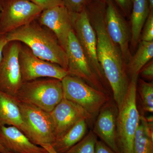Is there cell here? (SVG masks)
<instances>
[{"mask_svg": "<svg viewBox=\"0 0 153 153\" xmlns=\"http://www.w3.org/2000/svg\"><path fill=\"white\" fill-rule=\"evenodd\" d=\"M19 102L23 120L27 130V137L38 146L52 144L56 140L49 112Z\"/></svg>", "mask_w": 153, "mask_h": 153, "instance_id": "obj_6", "label": "cell"}, {"mask_svg": "<svg viewBox=\"0 0 153 153\" xmlns=\"http://www.w3.org/2000/svg\"><path fill=\"white\" fill-rule=\"evenodd\" d=\"M6 36L9 42H22L40 59L57 64L67 70L66 51L48 28L33 22L7 33Z\"/></svg>", "mask_w": 153, "mask_h": 153, "instance_id": "obj_2", "label": "cell"}, {"mask_svg": "<svg viewBox=\"0 0 153 153\" xmlns=\"http://www.w3.org/2000/svg\"><path fill=\"white\" fill-rule=\"evenodd\" d=\"M137 90L141 99L143 109L150 113L153 112V81L147 82L139 79L137 82Z\"/></svg>", "mask_w": 153, "mask_h": 153, "instance_id": "obj_22", "label": "cell"}, {"mask_svg": "<svg viewBox=\"0 0 153 153\" xmlns=\"http://www.w3.org/2000/svg\"><path fill=\"white\" fill-rule=\"evenodd\" d=\"M20 46L18 41L9 42L0 62V90L15 97L23 83L19 61Z\"/></svg>", "mask_w": 153, "mask_h": 153, "instance_id": "obj_11", "label": "cell"}, {"mask_svg": "<svg viewBox=\"0 0 153 153\" xmlns=\"http://www.w3.org/2000/svg\"><path fill=\"white\" fill-rule=\"evenodd\" d=\"M0 153H10L8 152L5 149H4L2 145L0 144Z\"/></svg>", "mask_w": 153, "mask_h": 153, "instance_id": "obj_32", "label": "cell"}, {"mask_svg": "<svg viewBox=\"0 0 153 153\" xmlns=\"http://www.w3.org/2000/svg\"><path fill=\"white\" fill-rule=\"evenodd\" d=\"M153 120L140 115L133 143V153H153Z\"/></svg>", "mask_w": 153, "mask_h": 153, "instance_id": "obj_20", "label": "cell"}, {"mask_svg": "<svg viewBox=\"0 0 153 153\" xmlns=\"http://www.w3.org/2000/svg\"><path fill=\"white\" fill-rule=\"evenodd\" d=\"M19 61L23 82L41 77L62 80L68 75L66 69L57 64L40 59L26 46H20Z\"/></svg>", "mask_w": 153, "mask_h": 153, "instance_id": "obj_9", "label": "cell"}, {"mask_svg": "<svg viewBox=\"0 0 153 153\" xmlns=\"http://www.w3.org/2000/svg\"><path fill=\"white\" fill-rule=\"evenodd\" d=\"M9 42L6 34H0V62L2 58L4 49Z\"/></svg>", "mask_w": 153, "mask_h": 153, "instance_id": "obj_30", "label": "cell"}, {"mask_svg": "<svg viewBox=\"0 0 153 153\" xmlns=\"http://www.w3.org/2000/svg\"><path fill=\"white\" fill-rule=\"evenodd\" d=\"M97 136L90 131L80 141L65 153H94Z\"/></svg>", "mask_w": 153, "mask_h": 153, "instance_id": "obj_23", "label": "cell"}, {"mask_svg": "<svg viewBox=\"0 0 153 153\" xmlns=\"http://www.w3.org/2000/svg\"><path fill=\"white\" fill-rule=\"evenodd\" d=\"M3 126L15 127L27 137V130L19 102L15 97L0 90V128Z\"/></svg>", "mask_w": 153, "mask_h": 153, "instance_id": "obj_17", "label": "cell"}, {"mask_svg": "<svg viewBox=\"0 0 153 153\" xmlns=\"http://www.w3.org/2000/svg\"><path fill=\"white\" fill-rule=\"evenodd\" d=\"M150 10L148 0H134L131 13V44L135 49L140 41L141 33Z\"/></svg>", "mask_w": 153, "mask_h": 153, "instance_id": "obj_18", "label": "cell"}, {"mask_svg": "<svg viewBox=\"0 0 153 153\" xmlns=\"http://www.w3.org/2000/svg\"><path fill=\"white\" fill-rule=\"evenodd\" d=\"M15 97L20 102L50 112L63 99L62 82L50 78L23 82Z\"/></svg>", "mask_w": 153, "mask_h": 153, "instance_id": "obj_4", "label": "cell"}, {"mask_svg": "<svg viewBox=\"0 0 153 153\" xmlns=\"http://www.w3.org/2000/svg\"><path fill=\"white\" fill-rule=\"evenodd\" d=\"M65 51L67 55L68 75L82 79L96 89L109 94L108 89L88 61L73 29L69 33Z\"/></svg>", "mask_w": 153, "mask_h": 153, "instance_id": "obj_7", "label": "cell"}, {"mask_svg": "<svg viewBox=\"0 0 153 153\" xmlns=\"http://www.w3.org/2000/svg\"><path fill=\"white\" fill-rule=\"evenodd\" d=\"M44 10L30 0H12L2 10L0 34H7L32 23Z\"/></svg>", "mask_w": 153, "mask_h": 153, "instance_id": "obj_10", "label": "cell"}, {"mask_svg": "<svg viewBox=\"0 0 153 153\" xmlns=\"http://www.w3.org/2000/svg\"><path fill=\"white\" fill-rule=\"evenodd\" d=\"M40 15V25L46 27L55 34L59 44L65 50L69 33L73 29L74 13L62 5L44 10Z\"/></svg>", "mask_w": 153, "mask_h": 153, "instance_id": "obj_13", "label": "cell"}, {"mask_svg": "<svg viewBox=\"0 0 153 153\" xmlns=\"http://www.w3.org/2000/svg\"><path fill=\"white\" fill-rule=\"evenodd\" d=\"M105 9V0H91L86 7L96 34L99 62L111 87L114 100L119 109L127 92L130 81L120 49L107 31Z\"/></svg>", "mask_w": 153, "mask_h": 153, "instance_id": "obj_1", "label": "cell"}, {"mask_svg": "<svg viewBox=\"0 0 153 153\" xmlns=\"http://www.w3.org/2000/svg\"><path fill=\"white\" fill-rule=\"evenodd\" d=\"M118 6L124 15L127 17H130L134 0H112Z\"/></svg>", "mask_w": 153, "mask_h": 153, "instance_id": "obj_27", "label": "cell"}, {"mask_svg": "<svg viewBox=\"0 0 153 153\" xmlns=\"http://www.w3.org/2000/svg\"><path fill=\"white\" fill-rule=\"evenodd\" d=\"M127 92L118 109L117 118V144L120 153H133L134 138L140 122L137 102L138 77L130 78Z\"/></svg>", "mask_w": 153, "mask_h": 153, "instance_id": "obj_3", "label": "cell"}, {"mask_svg": "<svg viewBox=\"0 0 153 153\" xmlns=\"http://www.w3.org/2000/svg\"><path fill=\"white\" fill-rule=\"evenodd\" d=\"M94 153H117L102 140H97Z\"/></svg>", "mask_w": 153, "mask_h": 153, "instance_id": "obj_29", "label": "cell"}, {"mask_svg": "<svg viewBox=\"0 0 153 153\" xmlns=\"http://www.w3.org/2000/svg\"><path fill=\"white\" fill-rule=\"evenodd\" d=\"M2 3L1 0H0V18H1V13L2 10Z\"/></svg>", "mask_w": 153, "mask_h": 153, "instance_id": "obj_34", "label": "cell"}, {"mask_svg": "<svg viewBox=\"0 0 153 153\" xmlns=\"http://www.w3.org/2000/svg\"><path fill=\"white\" fill-rule=\"evenodd\" d=\"M43 10L63 5V0H30Z\"/></svg>", "mask_w": 153, "mask_h": 153, "instance_id": "obj_26", "label": "cell"}, {"mask_svg": "<svg viewBox=\"0 0 153 153\" xmlns=\"http://www.w3.org/2000/svg\"><path fill=\"white\" fill-rule=\"evenodd\" d=\"M140 41H153V10L150 12L144 25L141 33Z\"/></svg>", "mask_w": 153, "mask_h": 153, "instance_id": "obj_24", "label": "cell"}, {"mask_svg": "<svg viewBox=\"0 0 153 153\" xmlns=\"http://www.w3.org/2000/svg\"><path fill=\"white\" fill-rule=\"evenodd\" d=\"M41 147L44 148L49 153H58L55 150L50 144L43 145Z\"/></svg>", "mask_w": 153, "mask_h": 153, "instance_id": "obj_31", "label": "cell"}, {"mask_svg": "<svg viewBox=\"0 0 153 153\" xmlns=\"http://www.w3.org/2000/svg\"><path fill=\"white\" fill-rule=\"evenodd\" d=\"M143 78L152 81L153 79V61H149L140 70L139 75Z\"/></svg>", "mask_w": 153, "mask_h": 153, "instance_id": "obj_28", "label": "cell"}, {"mask_svg": "<svg viewBox=\"0 0 153 153\" xmlns=\"http://www.w3.org/2000/svg\"><path fill=\"white\" fill-rule=\"evenodd\" d=\"M153 57V41H140L137 52L127 66L130 78L138 77L140 70Z\"/></svg>", "mask_w": 153, "mask_h": 153, "instance_id": "obj_21", "label": "cell"}, {"mask_svg": "<svg viewBox=\"0 0 153 153\" xmlns=\"http://www.w3.org/2000/svg\"><path fill=\"white\" fill-rule=\"evenodd\" d=\"M149 1V7L150 10H153V0H148Z\"/></svg>", "mask_w": 153, "mask_h": 153, "instance_id": "obj_33", "label": "cell"}, {"mask_svg": "<svg viewBox=\"0 0 153 153\" xmlns=\"http://www.w3.org/2000/svg\"><path fill=\"white\" fill-rule=\"evenodd\" d=\"M117 113L115 102L110 100L100 110L92 131L111 149L120 153L117 144Z\"/></svg>", "mask_w": 153, "mask_h": 153, "instance_id": "obj_15", "label": "cell"}, {"mask_svg": "<svg viewBox=\"0 0 153 153\" xmlns=\"http://www.w3.org/2000/svg\"><path fill=\"white\" fill-rule=\"evenodd\" d=\"M105 24L110 37L120 49L127 67L132 57L129 48L131 32L112 0H105Z\"/></svg>", "mask_w": 153, "mask_h": 153, "instance_id": "obj_12", "label": "cell"}, {"mask_svg": "<svg viewBox=\"0 0 153 153\" xmlns=\"http://www.w3.org/2000/svg\"><path fill=\"white\" fill-rule=\"evenodd\" d=\"M0 144L10 153H49L30 140L20 130L12 126L0 128Z\"/></svg>", "mask_w": 153, "mask_h": 153, "instance_id": "obj_16", "label": "cell"}, {"mask_svg": "<svg viewBox=\"0 0 153 153\" xmlns=\"http://www.w3.org/2000/svg\"><path fill=\"white\" fill-rule=\"evenodd\" d=\"M88 121L82 119L77 122L51 146L58 153H65L85 136Z\"/></svg>", "mask_w": 153, "mask_h": 153, "instance_id": "obj_19", "label": "cell"}, {"mask_svg": "<svg viewBox=\"0 0 153 153\" xmlns=\"http://www.w3.org/2000/svg\"><path fill=\"white\" fill-rule=\"evenodd\" d=\"M73 28L88 61L105 86L108 82L97 58L96 34L91 23L86 8L79 13H74Z\"/></svg>", "mask_w": 153, "mask_h": 153, "instance_id": "obj_8", "label": "cell"}, {"mask_svg": "<svg viewBox=\"0 0 153 153\" xmlns=\"http://www.w3.org/2000/svg\"><path fill=\"white\" fill-rule=\"evenodd\" d=\"M91 0H63V5L72 13H77L87 7Z\"/></svg>", "mask_w": 153, "mask_h": 153, "instance_id": "obj_25", "label": "cell"}, {"mask_svg": "<svg viewBox=\"0 0 153 153\" xmlns=\"http://www.w3.org/2000/svg\"><path fill=\"white\" fill-rule=\"evenodd\" d=\"M61 82L63 97L81 107L93 118L111 100L109 94L96 89L75 76L67 75Z\"/></svg>", "mask_w": 153, "mask_h": 153, "instance_id": "obj_5", "label": "cell"}, {"mask_svg": "<svg viewBox=\"0 0 153 153\" xmlns=\"http://www.w3.org/2000/svg\"><path fill=\"white\" fill-rule=\"evenodd\" d=\"M49 113L56 140L79 120L85 119L89 122L93 119L81 107L64 97Z\"/></svg>", "mask_w": 153, "mask_h": 153, "instance_id": "obj_14", "label": "cell"}]
</instances>
